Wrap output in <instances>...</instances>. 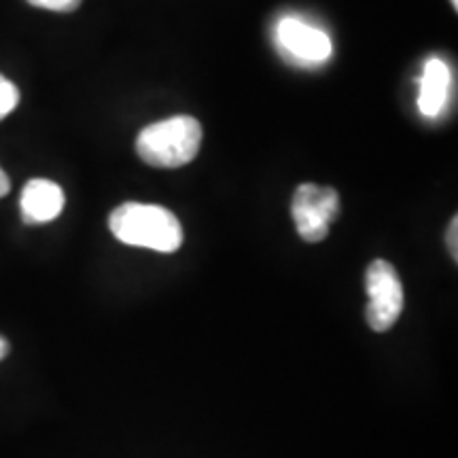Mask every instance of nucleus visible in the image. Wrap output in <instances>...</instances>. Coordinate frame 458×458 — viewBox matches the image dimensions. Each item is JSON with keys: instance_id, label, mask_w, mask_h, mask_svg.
I'll return each instance as SVG.
<instances>
[{"instance_id": "obj_11", "label": "nucleus", "mask_w": 458, "mask_h": 458, "mask_svg": "<svg viewBox=\"0 0 458 458\" xmlns=\"http://www.w3.org/2000/svg\"><path fill=\"white\" fill-rule=\"evenodd\" d=\"M9 189H11V181H9V176L4 174V170H3V168H0V198L7 196Z\"/></svg>"}, {"instance_id": "obj_13", "label": "nucleus", "mask_w": 458, "mask_h": 458, "mask_svg": "<svg viewBox=\"0 0 458 458\" xmlns=\"http://www.w3.org/2000/svg\"><path fill=\"white\" fill-rule=\"evenodd\" d=\"M450 3H452V7L458 9V0H450Z\"/></svg>"}, {"instance_id": "obj_5", "label": "nucleus", "mask_w": 458, "mask_h": 458, "mask_svg": "<svg viewBox=\"0 0 458 458\" xmlns=\"http://www.w3.org/2000/svg\"><path fill=\"white\" fill-rule=\"evenodd\" d=\"M276 41L286 55L303 64H320L334 54V45L327 34L297 17H284L278 21Z\"/></svg>"}, {"instance_id": "obj_3", "label": "nucleus", "mask_w": 458, "mask_h": 458, "mask_svg": "<svg viewBox=\"0 0 458 458\" xmlns=\"http://www.w3.org/2000/svg\"><path fill=\"white\" fill-rule=\"evenodd\" d=\"M291 215H293L297 233L306 242H320L327 238L329 225L340 215V193L334 187L303 182L295 189Z\"/></svg>"}, {"instance_id": "obj_9", "label": "nucleus", "mask_w": 458, "mask_h": 458, "mask_svg": "<svg viewBox=\"0 0 458 458\" xmlns=\"http://www.w3.org/2000/svg\"><path fill=\"white\" fill-rule=\"evenodd\" d=\"M28 3L38 9L55 11V13H71V11L79 9L81 0H28Z\"/></svg>"}, {"instance_id": "obj_8", "label": "nucleus", "mask_w": 458, "mask_h": 458, "mask_svg": "<svg viewBox=\"0 0 458 458\" xmlns=\"http://www.w3.org/2000/svg\"><path fill=\"white\" fill-rule=\"evenodd\" d=\"M20 102V89L9 79L0 77V119H4Z\"/></svg>"}, {"instance_id": "obj_10", "label": "nucleus", "mask_w": 458, "mask_h": 458, "mask_svg": "<svg viewBox=\"0 0 458 458\" xmlns=\"http://www.w3.org/2000/svg\"><path fill=\"white\" fill-rule=\"evenodd\" d=\"M456 229H458V216L450 221V227H448V236H445V242H448V249L452 253V259H458V244H456Z\"/></svg>"}, {"instance_id": "obj_6", "label": "nucleus", "mask_w": 458, "mask_h": 458, "mask_svg": "<svg viewBox=\"0 0 458 458\" xmlns=\"http://www.w3.org/2000/svg\"><path fill=\"white\" fill-rule=\"evenodd\" d=\"M20 208L26 223H49L64 210V191L54 181L32 179L21 191Z\"/></svg>"}, {"instance_id": "obj_2", "label": "nucleus", "mask_w": 458, "mask_h": 458, "mask_svg": "<svg viewBox=\"0 0 458 458\" xmlns=\"http://www.w3.org/2000/svg\"><path fill=\"white\" fill-rule=\"evenodd\" d=\"M202 145V125L196 117L176 114L147 125L136 139V153L153 168H181L193 162Z\"/></svg>"}, {"instance_id": "obj_7", "label": "nucleus", "mask_w": 458, "mask_h": 458, "mask_svg": "<svg viewBox=\"0 0 458 458\" xmlns=\"http://www.w3.org/2000/svg\"><path fill=\"white\" fill-rule=\"evenodd\" d=\"M452 74L450 68L439 57H428L425 71L420 77V94H418V108L425 117H437L444 111L448 100Z\"/></svg>"}, {"instance_id": "obj_4", "label": "nucleus", "mask_w": 458, "mask_h": 458, "mask_svg": "<svg viewBox=\"0 0 458 458\" xmlns=\"http://www.w3.org/2000/svg\"><path fill=\"white\" fill-rule=\"evenodd\" d=\"M365 286L369 295L365 317L371 329L385 334L403 312V286L399 274L388 261L376 259L365 272Z\"/></svg>"}, {"instance_id": "obj_12", "label": "nucleus", "mask_w": 458, "mask_h": 458, "mask_svg": "<svg viewBox=\"0 0 458 458\" xmlns=\"http://www.w3.org/2000/svg\"><path fill=\"white\" fill-rule=\"evenodd\" d=\"M7 354H9V344L3 335H0V360L7 357Z\"/></svg>"}, {"instance_id": "obj_1", "label": "nucleus", "mask_w": 458, "mask_h": 458, "mask_svg": "<svg viewBox=\"0 0 458 458\" xmlns=\"http://www.w3.org/2000/svg\"><path fill=\"white\" fill-rule=\"evenodd\" d=\"M108 227L119 242L157 253H174L182 244L181 221L156 204L125 202L108 216Z\"/></svg>"}]
</instances>
